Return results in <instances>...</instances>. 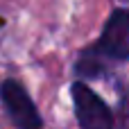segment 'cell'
I'll list each match as a JSON object with an SVG mask.
<instances>
[{"instance_id": "6da1fadb", "label": "cell", "mask_w": 129, "mask_h": 129, "mask_svg": "<svg viewBox=\"0 0 129 129\" xmlns=\"http://www.w3.org/2000/svg\"><path fill=\"white\" fill-rule=\"evenodd\" d=\"M70 93L79 129H116V118L111 109L93 88L82 82H75L70 86Z\"/></svg>"}, {"instance_id": "7a4b0ae2", "label": "cell", "mask_w": 129, "mask_h": 129, "mask_svg": "<svg viewBox=\"0 0 129 129\" xmlns=\"http://www.w3.org/2000/svg\"><path fill=\"white\" fill-rule=\"evenodd\" d=\"M0 98H2V104L7 109L11 122L18 129H41L43 127V120H41V116H39L32 98L23 88V84H18L16 79L2 82Z\"/></svg>"}, {"instance_id": "3957f363", "label": "cell", "mask_w": 129, "mask_h": 129, "mask_svg": "<svg viewBox=\"0 0 129 129\" xmlns=\"http://www.w3.org/2000/svg\"><path fill=\"white\" fill-rule=\"evenodd\" d=\"M98 48L109 59H129V9H116L109 16Z\"/></svg>"}, {"instance_id": "277c9868", "label": "cell", "mask_w": 129, "mask_h": 129, "mask_svg": "<svg viewBox=\"0 0 129 129\" xmlns=\"http://www.w3.org/2000/svg\"><path fill=\"white\" fill-rule=\"evenodd\" d=\"M104 52L95 45V48H88V50H84L82 52V57L77 59V63H75V70H77V75L79 77H88V79H98V77H102L104 75V70H107V63H104ZM109 59V57H107Z\"/></svg>"}, {"instance_id": "5b68a950", "label": "cell", "mask_w": 129, "mask_h": 129, "mask_svg": "<svg viewBox=\"0 0 129 129\" xmlns=\"http://www.w3.org/2000/svg\"><path fill=\"white\" fill-rule=\"evenodd\" d=\"M116 129H129V93L122 98L116 116Z\"/></svg>"}, {"instance_id": "8992f818", "label": "cell", "mask_w": 129, "mask_h": 129, "mask_svg": "<svg viewBox=\"0 0 129 129\" xmlns=\"http://www.w3.org/2000/svg\"><path fill=\"white\" fill-rule=\"evenodd\" d=\"M125 2H129V0H125Z\"/></svg>"}]
</instances>
